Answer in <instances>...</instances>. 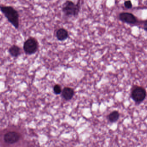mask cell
Returning <instances> with one entry per match:
<instances>
[{
    "mask_svg": "<svg viewBox=\"0 0 147 147\" xmlns=\"http://www.w3.org/2000/svg\"><path fill=\"white\" fill-rule=\"evenodd\" d=\"M53 91L56 95H59L62 93V90L61 86L58 84L56 85L53 87Z\"/></svg>",
    "mask_w": 147,
    "mask_h": 147,
    "instance_id": "cell-11",
    "label": "cell"
},
{
    "mask_svg": "<svg viewBox=\"0 0 147 147\" xmlns=\"http://www.w3.org/2000/svg\"><path fill=\"white\" fill-rule=\"evenodd\" d=\"M0 10L9 23L15 28L18 29L20 25L19 14L18 11L12 6L0 5Z\"/></svg>",
    "mask_w": 147,
    "mask_h": 147,
    "instance_id": "cell-1",
    "label": "cell"
},
{
    "mask_svg": "<svg viewBox=\"0 0 147 147\" xmlns=\"http://www.w3.org/2000/svg\"><path fill=\"white\" fill-rule=\"evenodd\" d=\"M124 6L127 8L130 9L133 7L132 2L130 1H126L124 3Z\"/></svg>",
    "mask_w": 147,
    "mask_h": 147,
    "instance_id": "cell-12",
    "label": "cell"
},
{
    "mask_svg": "<svg viewBox=\"0 0 147 147\" xmlns=\"http://www.w3.org/2000/svg\"><path fill=\"white\" fill-rule=\"evenodd\" d=\"M56 36L57 39L60 41L65 40L69 37L68 31L64 28H60L57 31Z\"/></svg>",
    "mask_w": 147,
    "mask_h": 147,
    "instance_id": "cell-8",
    "label": "cell"
},
{
    "mask_svg": "<svg viewBox=\"0 0 147 147\" xmlns=\"http://www.w3.org/2000/svg\"><path fill=\"white\" fill-rule=\"evenodd\" d=\"M119 18L121 21L128 24H134L138 21L136 17L132 13L129 12H122L120 13Z\"/></svg>",
    "mask_w": 147,
    "mask_h": 147,
    "instance_id": "cell-5",
    "label": "cell"
},
{
    "mask_svg": "<svg viewBox=\"0 0 147 147\" xmlns=\"http://www.w3.org/2000/svg\"><path fill=\"white\" fill-rule=\"evenodd\" d=\"M38 42L35 38L29 37L23 44V50L26 54L32 55L34 54L38 48Z\"/></svg>",
    "mask_w": 147,
    "mask_h": 147,
    "instance_id": "cell-3",
    "label": "cell"
},
{
    "mask_svg": "<svg viewBox=\"0 0 147 147\" xmlns=\"http://www.w3.org/2000/svg\"><path fill=\"white\" fill-rule=\"evenodd\" d=\"M20 135L15 132H9L4 135V140L6 143L13 144L20 140Z\"/></svg>",
    "mask_w": 147,
    "mask_h": 147,
    "instance_id": "cell-6",
    "label": "cell"
},
{
    "mask_svg": "<svg viewBox=\"0 0 147 147\" xmlns=\"http://www.w3.org/2000/svg\"></svg>",
    "mask_w": 147,
    "mask_h": 147,
    "instance_id": "cell-14",
    "label": "cell"
},
{
    "mask_svg": "<svg viewBox=\"0 0 147 147\" xmlns=\"http://www.w3.org/2000/svg\"><path fill=\"white\" fill-rule=\"evenodd\" d=\"M143 28L144 30L147 31V20L144 22V24H143Z\"/></svg>",
    "mask_w": 147,
    "mask_h": 147,
    "instance_id": "cell-13",
    "label": "cell"
},
{
    "mask_svg": "<svg viewBox=\"0 0 147 147\" xmlns=\"http://www.w3.org/2000/svg\"><path fill=\"white\" fill-rule=\"evenodd\" d=\"M8 52L12 57L17 58L20 55L21 49L17 45H13L9 47Z\"/></svg>",
    "mask_w": 147,
    "mask_h": 147,
    "instance_id": "cell-9",
    "label": "cell"
},
{
    "mask_svg": "<svg viewBox=\"0 0 147 147\" xmlns=\"http://www.w3.org/2000/svg\"><path fill=\"white\" fill-rule=\"evenodd\" d=\"M80 1L77 4L71 1H66L63 5L62 10L64 14L68 16H76L78 15L80 10Z\"/></svg>",
    "mask_w": 147,
    "mask_h": 147,
    "instance_id": "cell-2",
    "label": "cell"
},
{
    "mask_svg": "<svg viewBox=\"0 0 147 147\" xmlns=\"http://www.w3.org/2000/svg\"><path fill=\"white\" fill-rule=\"evenodd\" d=\"M146 91L145 89L142 87L137 86L135 87L132 91L131 96L134 101L136 102H142L146 98Z\"/></svg>",
    "mask_w": 147,
    "mask_h": 147,
    "instance_id": "cell-4",
    "label": "cell"
},
{
    "mask_svg": "<svg viewBox=\"0 0 147 147\" xmlns=\"http://www.w3.org/2000/svg\"><path fill=\"white\" fill-rule=\"evenodd\" d=\"M119 113L118 111H114L111 113L109 116V119L111 122H115L119 118Z\"/></svg>",
    "mask_w": 147,
    "mask_h": 147,
    "instance_id": "cell-10",
    "label": "cell"
},
{
    "mask_svg": "<svg viewBox=\"0 0 147 147\" xmlns=\"http://www.w3.org/2000/svg\"><path fill=\"white\" fill-rule=\"evenodd\" d=\"M74 94V90L73 89L70 87H65L62 90V96L65 100L67 101L72 99Z\"/></svg>",
    "mask_w": 147,
    "mask_h": 147,
    "instance_id": "cell-7",
    "label": "cell"
}]
</instances>
